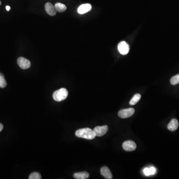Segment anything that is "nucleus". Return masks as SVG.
<instances>
[{
  "label": "nucleus",
  "instance_id": "nucleus-12",
  "mask_svg": "<svg viewBox=\"0 0 179 179\" xmlns=\"http://www.w3.org/2000/svg\"><path fill=\"white\" fill-rule=\"evenodd\" d=\"M74 178L76 179H86L89 177V174L88 172H84L76 173L73 175Z\"/></svg>",
  "mask_w": 179,
  "mask_h": 179
},
{
  "label": "nucleus",
  "instance_id": "nucleus-14",
  "mask_svg": "<svg viewBox=\"0 0 179 179\" xmlns=\"http://www.w3.org/2000/svg\"><path fill=\"white\" fill-rule=\"evenodd\" d=\"M140 99H141V95L139 94H134L132 99L130 100L129 104L131 106L135 105V104L138 103V102L140 100Z\"/></svg>",
  "mask_w": 179,
  "mask_h": 179
},
{
  "label": "nucleus",
  "instance_id": "nucleus-19",
  "mask_svg": "<svg viewBox=\"0 0 179 179\" xmlns=\"http://www.w3.org/2000/svg\"><path fill=\"white\" fill-rule=\"evenodd\" d=\"M150 172H151V175H154L155 174L156 172V170L155 168L154 167H151L150 168Z\"/></svg>",
  "mask_w": 179,
  "mask_h": 179
},
{
  "label": "nucleus",
  "instance_id": "nucleus-6",
  "mask_svg": "<svg viewBox=\"0 0 179 179\" xmlns=\"http://www.w3.org/2000/svg\"><path fill=\"white\" fill-rule=\"evenodd\" d=\"M17 64L22 69H27L31 67V63L29 60L25 58H18L17 60Z\"/></svg>",
  "mask_w": 179,
  "mask_h": 179
},
{
  "label": "nucleus",
  "instance_id": "nucleus-16",
  "mask_svg": "<svg viewBox=\"0 0 179 179\" xmlns=\"http://www.w3.org/2000/svg\"><path fill=\"white\" fill-rule=\"evenodd\" d=\"M7 86L6 81L5 80L4 75L0 73V88H4Z\"/></svg>",
  "mask_w": 179,
  "mask_h": 179
},
{
  "label": "nucleus",
  "instance_id": "nucleus-1",
  "mask_svg": "<svg viewBox=\"0 0 179 179\" xmlns=\"http://www.w3.org/2000/svg\"><path fill=\"white\" fill-rule=\"evenodd\" d=\"M75 135L78 138L87 139L89 140L93 139L96 137L94 130L89 128L79 129L75 133Z\"/></svg>",
  "mask_w": 179,
  "mask_h": 179
},
{
  "label": "nucleus",
  "instance_id": "nucleus-10",
  "mask_svg": "<svg viewBox=\"0 0 179 179\" xmlns=\"http://www.w3.org/2000/svg\"><path fill=\"white\" fill-rule=\"evenodd\" d=\"M100 172H101V175L106 179H111L113 178L112 173L110 172L109 168L108 167L106 166L102 167L101 169Z\"/></svg>",
  "mask_w": 179,
  "mask_h": 179
},
{
  "label": "nucleus",
  "instance_id": "nucleus-21",
  "mask_svg": "<svg viewBox=\"0 0 179 179\" xmlns=\"http://www.w3.org/2000/svg\"><path fill=\"white\" fill-rule=\"evenodd\" d=\"M6 10L7 11H10V10H11V7H10V6H7L6 7Z\"/></svg>",
  "mask_w": 179,
  "mask_h": 179
},
{
  "label": "nucleus",
  "instance_id": "nucleus-15",
  "mask_svg": "<svg viewBox=\"0 0 179 179\" xmlns=\"http://www.w3.org/2000/svg\"><path fill=\"white\" fill-rule=\"evenodd\" d=\"M170 83L172 85H177L179 83V74L171 78Z\"/></svg>",
  "mask_w": 179,
  "mask_h": 179
},
{
  "label": "nucleus",
  "instance_id": "nucleus-11",
  "mask_svg": "<svg viewBox=\"0 0 179 179\" xmlns=\"http://www.w3.org/2000/svg\"><path fill=\"white\" fill-rule=\"evenodd\" d=\"M179 126V123L177 119H173L171 120L168 125V128L170 131H174L177 129Z\"/></svg>",
  "mask_w": 179,
  "mask_h": 179
},
{
  "label": "nucleus",
  "instance_id": "nucleus-5",
  "mask_svg": "<svg viewBox=\"0 0 179 179\" xmlns=\"http://www.w3.org/2000/svg\"><path fill=\"white\" fill-rule=\"evenodd\" d=\"M108 129L109 128L107 125H104L102 126H96L93 130L96 136L101 137L104 135L108 132Z\"/></svg>",
  "mask_w": 179,
  "mask_h": 179
},
{
  "label": "nucleus",
  "instance_id": "nucleus-17",
  "mask_svg": "<svg viewBox=\"0 0 179 179\" xmlns=\"http://www.w3.org/2000/svg\"><path fill=\"white\" fill-rule=\"evenodd\" d=\"M29 179H41V176L39 173L37 172H33L28 177Z\"/></svg>",
  "mask_w": 179,
  "mask_h": 179
},
{
  "label": "nucleus",
  "instance_id": "nucleus-2",
  "mask_svg": "<svg viewBox=\"0 0 179 179\" xmlns=\"http://www.w3.org/2000/svg\"><path fill=\"white\" fill-rule=\"evenodd\" d=\"M68 92L65 88H61L55 91L53 94V98L54 101L61 102L67 98Z\"/></svg>",
  "mask_w": 179,
  "mask_h": 179
},
{
  "label": "nucleus",
  "instance_id": "nucleus-8",
  "mask_svg": "<svg viewBox=\"0 0 179 179\" xmlns=\"http://www.w3.org/2000/svg\"><path fill=\"white\" fill-rule=\"evenodd\" d=\"M92 6L90 4H84L81 5L78 9L79 14L83 15L89 12L92 10Z\"/></svg>",
  "mask_w": 179,
  "mask_h": 179
},
{
  "label": "nucleus",
  "instance_id": "nucleus-20",
  "mask_svg": "<svg viewBox=\"0 0 179 179\" xmlns=\"http://www.w3.org/2000/svg\"><path fill=\"white\" fill-rule=\"evenodd\" d=\"M4 128V126H3V125L1 123H0V132L2 130V129Z\"/></svg>",
  "mask_w": 179,
  "mask_h": 179
},
{
  "label": "nucleus",
  "instance_id": "nucleus-22",
  "mask_svg": "<svg viewBox=\"0 0 179 179\" xmlns=\"http://www.w3.org/2000/svg\"><path fill=\"white\" fill-rule=\"evenodd\" d=\"M2 2H1L0 1V5H1Z\"/></svg>",
  "mask_w": 179,
  "mask_h": 179
},
{
  "label": "nucleus",
  "instance_id": "nucleus-4",
  "mask_svg": "<svg viewBox=\"0 0 179 179\" xmlns=\"http://www.w3.org/2000/svg\"><path fill=\"white\" fill-rule=\"evenodd\" d=\"M118 51L122 55H126L129 51V46L124 41H122L119 44L118 46Z\"/></svg>",
  "mask_w": 179,
  "mask_h": 179
},
{
  "label": "nucleus",
  "instance_id": "nucleus-7",
  "mask_svg": "<svg viewBox=\"0 0 179 179\" xmlns=\"http://www.w3.org/2000/svg\"><path fill=\"white\" fill-rule=\"evenodd\" d=\"M123 148L125 151H133L136 148V144L132 140H128L123 143Z\"/></svg>",
  "mask_w": 179,
  "mask_h": 179
},
{
  "label": "nucleus",
  "instance_id": "nucleus-13",
  "mask_svg": "<svg viewBox=\"0 0 179 179\" xmlns=\"http://www.w3.org/2000/svg\"><path fill=\"white\" fill-rule=\"evenodd\" d=\"M54 7H55V9L56 10L57 12H63L65 11L67 9L66 6L64 4H62L60 2L56 3L55 4Z\"/></svg>",
  "mask_w": 179,
  "mask_h": 179
},
{
  "label": "nucleus",
  "instance_id": "nucleus-9",
  "mask_svg": "<svg viewBox=\"0 0 179 179\" xmlns=\"http://www.w3.org/2000/svg\"><path fill=\"white\" fill-rule=\"evenodd\" d=\"M46 12L48 15L51 16H54L56 14L57 11L55 7L51 2H47L45 5Z\"/></svg>",
  "mask_w": 179,
  "mask_h": 179
},
{
  "label": "nucleus",
  "instance_id": "nucleus-18",
  "mask_svg": "<svg viewBox=\"0 0 179 179\" xmlns=\"http://www.w3.org/2000/svg\"><path fill=\"white\" fill-rule=\"evenodd\" d=\"M144 174L146 176H149L151 174V172H150V168H145L143 170Z\"/></svg>",
  "mask_w": 179,
  "mask_h": 179
},
{
  "label": "nucleus",
  "instance_id": "nucleus-3",
  "mask_svg": "<svg viewBox=\"0 0 179 179\" xmlns=\"http://www.w3.org/2000/svg\"><path fill=\"white\" fill-rule=\"evenodd\" d=\"M134 112L135 110L133 108H128L119 110L118 113V115L119 118L122 119H126L131 117L134 114Z\"/></svg>",
  "mask_w": 179,
  "mask_h": 179
}]
</instances>
